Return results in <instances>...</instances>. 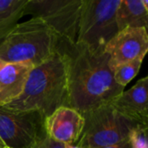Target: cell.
<instances>
[{"mask_svg":"<svg viewBox=\"0 0 148 148\" xmlns=\"http://www.w3.org/2000/svg\"><path fill=\"white\" fill-rule=\"evenodd\" d=\"M68 77L69 107L82 114L110 103L124 91L114 78L105 50H94L81 43L59 40Z\"/></svg>","mask_w":148,"mask_h":148,"instance_id":"6da1fadb","label":"cell"},{"mask_svg":"<svg viewBox=\"0 0 148 148\" xmlns=\"http://www.w3.org/2000/svg\"><path fill=\"white\" fill-rule=\"evenodd\" d=\"M4 107L37 112L43 119L61 107H69L67 67L58 48L50 58L31 69L23 94Z\"/></svg>","mask_w":148,"mask_h":148,"instance_id":"7a4b0ae2","label":"cell"},{"mask_svg":"<svg viewBox=\"0 0 148 148\" xmlns=\"http://www.w3.org/2000/svg\"><path fill=\"white\" fill-rule=\"evenodd\" d=\"M59 36L42 19L18 23L0 42V59L6 63L36 67L57 50Z\"/></svg>","mask_w":148,"mask_h":148,"instance_id":"3957f363","label":"cell"},{"mask_svg":"<svg viewBox=\"0 0 148 148\" xmlns=\"http://www.w3.org/2000/svg\"><path fill=\"white\" fill-rule=\"evenodd\" d=\"M84 126L75 146L99 148L116 145L127 140L137 123L120 114L110 103L82 114Z\"/></svg>","mask_w":148,"mask_h":148,"instance_id":"277c9868","label":"cell"},{"mask_svg":"<svg viewBox=\"0 0 148 148\" xmlns=\"http://www.w3.org/2000/svg\"><path fill=\"white\" fill-rule=\"evenodd\" d=\"M121 0H83L76 42L94 50H105L117 34L115 12Z\"/></svg>","mask_w":148,"mask_h":148,"instance_id":"5b68a950","label":"cell"},{"mask_svg":"<svg viewBox=\"0 0 148 148\" xmlns=\"http://www.w3.org/2000/svg\"><path fill=\"white\" fill-rule=\"evenodd\" d=\"M83 0H28L24 16L42 19L60 40L76 42Z\"/></svg>","mask_w":148,"mask_h":148,"instance_id":"8992f818","label":"cell"},{"mask_svg":"<svg viewBox=\"0 0 148 148\" xmlns=\"http://www.w3.org/2000/svg\"><path fill=\"white\" fill-rule=\"evenodd\" d=\"M43 121L37 112L0 107V140L7 148H34L45 135Z\"/></svg>","mask_w":148,"mask_h":148,"instance_id":"52a82bcc","label":"cell"},{"mask_svg":"<svg viewBox=\"0 0 148 148\" xmlns=\"http://www.w3.org/2000/svg\"><path fill=\"white\" fill-rule=\"evenodd\" d=\"M148 50L147 29L127 28L117 32L105 47L112 71L119 65L143 58Z\"/></svg>","mask_w":148,"mask_h":148,"instance_id":"ba28073f","label":"cell"},{"mask_svg":"<svg viewBox=\"0 0 148 148\" xmlns=\"http://www.w3.org/2000/svg\"><path fill=\"white\" fill-rule=\"evenodd\" d=\"M46 135L61 144L75 145L81 137L84 119L70 107H61L43 121Z\"/></svg>","mask_w":148,"mask_h":148,"instance_id":"9c48e42d","label":"cell"},{"mask_svg":"<svg viewBox=\"0 0 148 148\" xmlns=\"http://www.w3.org/2000/svg\"><path fill=\"white\" fill-rule=\"evenodd\" d=\"M110 104L123 116L137 124L147 126L148 77L139 80L135 85L116 96Z\"/></svg>","mask_w":148,"mask_h":148,"instance_id":"30bf717a","label":"cell"},{"mask_svg":"<svg viewBox=\"0 0 148 148\" xmlns=\"http://www.w3.org/2000/svg\"><path fill=\"white\" fill-rule=\"evenodd\" d=\"M33 67L22 63H6L0 69V107L16 100L23 92Z\"/></svg>","mask_w":148,"mask_h":148,"instance_id":"8fae6325","label":"cell"},{"mask_svg":"<svg viewBox=\"0 0 148 148\" xmlns=\"http://www.w3.org/2000/svg\"><path fill=\"white\" fill-rule=\"evenodd\" d=\"M118 31L127 28L148 27L147 0H121L115 12Z\"/></svg>","mask_w":148,"mask_h":148,"instance_id":"7c38bea8","label":"cell"},{"mask_svg":"<svg viewBox=\"0 0 148 148\" xmlns=\"http://www.w3.org/2000/svg\"><path fill=\"white\" fill-rule=\"evenodd\" d=\"M28 0H0V42L24 16Z\"/></svg>","mask_w":148,"mask_h":148,"instance_id":"4fadbf2b","label":"cell"},{"mask_svg":"<svg viewBox=\"0 0 148 148\" xmlns=\"http://www.w3.org/2000/svg\"><path fill=\"white\" fill-rule=\"evenodd\" d=\"M143 60V58H138L117 66L113 70L115 82L125 88V87L138 75Z\"/></svg>","mask_w":148,"mask_h":148,"instance_id":"5bb4252c","label":"cell"},{"mask_svg":"<svg viewBox=\"0 0 148 148\" xmlns=\"http://www.w3.org/2000/svg\"><path fill=\"white\" fill-rule=\"evenodd\" d=\"M127 140L131 148H148L147 126L137 124L131 129Z\"/></svg>","mask_w":148,"mask_h":148,"instance_id":"9a60e30c","label":"cell"},{"mask_svg":"<svg viewBox=\"0 0 148 148\" xmlns=\"http://www.w3.org/2000/svg\"><path fill=\"white\" fill-rule=\"evenodd\" d=\"M34 148H64V145L54 141L45 134V135L42 137Z\"/></svg>","mask_w":148,"mask_h":148,"instance_id":"2e32d148","label":"cell"},{"mask_svg":"<svg viewBox=\"0 0 148 148\" xmlns=\"http://www.w3.org/2000/svg\"><path fill=\"white\" fill-rule=\"evenodd\" d=\"M99 148H131L130 145L128 143V140H126L122 142H120L116 145H113V146H108V147H99Z\"/></svg>","mask_w":148,"mask_h":148,"instance_id":"e0dca14e","label":"cell"},{"mask_svg":"<svg viewBox=\"0 0 148 148\" xmlns=\"http://www.w3.org/2000/svg\"><path fill=\"white\" fill-rule=\"evenodd\" d=\"M64 148H83V147H78V146H75V145L65 144V145H64Z\"/></svg>","mask_w":148,"mask_h":148,"instance_id":"ac0fdd59","label":"cell"},{"mask_svg":"<svg viewBox=\"0 0 148 148\" xmlns=\"http://www.w3.org/2000/svg\"><path fill=\"white\" fill-rule=\"evenodd\" d=\"M5 64H6V62H3V61H2V60L0 59V69H1L5 65Z\"/></svg>","mask_w":148,"mask_h":148,"instance_id":"d6986e66","label":"cell"},{"mask_svg":"<svg viewBox=\"0 0 148 148\" xmlns=\"http://www.w3.org/2000/svg\"><path fill=\"white\" fill-rule=\"evenodd\" d=\"M0 148H5V146L3 145V143L0 140Z\"/></svg>","mask_w":148,"mask_h":148,"instance_id":"ffe728a7","label":"cell"},{"mask_svg":"<svg viewBox=\"0 0 148 148\" xmlns=\"http://www.w3.org/2000/svg\"><path fill=\"white\" fill-rule=\"evenodd\" d=\"M5 148H7V147H5Z\"/></svg>","mask_w":148,"mask_h":148,"instance_id":"44dd1931","label":"cell"}]
</instances>
